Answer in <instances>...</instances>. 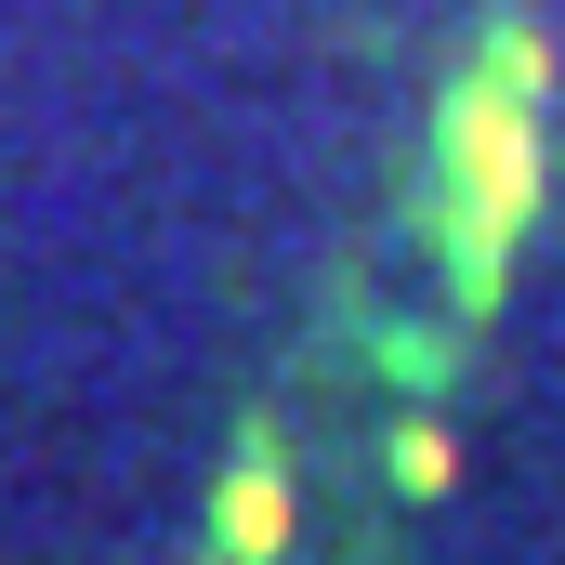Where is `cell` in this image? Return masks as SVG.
<instances>
[{
	"label": "cell",
	"mask_w": 565,
	"mask_h": 565,
	"mask_svg": "<svg viewBox=\"0 0 565 565\" xmlns=\"http://www.w3.org/2000/svg\"><path fill=\"white\" fill-rule=\"evenodd\" d=\"M460 198H473V237H513L526 211H540V119H526V93L513 79H487L473 106H460Z\"/></svg>",
	"instance_id": "obj_1"
},
{
	"label": "cell",
	"mask_w": 565,
	"mask_h": 565,
	"mask_svg": "<svg viewBox=\"0 0 565 565\" xmlns=\"http://www.w3.org/2000/svg\"><path fill=\"white\" fill-rule=\"evenodd\" d=\"M487 79H513V93H540V79H553V53H540L526 26H500V53H487Z\"/></svg>",
	"instance_id": "obj_4"
},
{
	"label": "cell",
	"mask_w": 565,
	"mask_h": 565,
	"mask_svg": "<svg viewBox=\"0 0 565 565\" xmlns=\"http://www.w3.org/2000/svg\"><path fill=\"white\" fill-rule=\"evenodd\" d=\"M447 473H460V460H447V434H434V422H408V447H395V487H422V500H434Z\"/></svg>",
	"instance_id": "obj_3"
},
{
	"label": "cell",
	"mask_w": 565,
	"mask_h": 565,
	"mask_svg": "<svg viewBox=\"0 0 565 565\" xmlns=\"http://www.w3.org/2000/svg\"><path fill=\"white\" fill-rule=\"evenodd\" d=\"M224 553L237 565H277L289 553V473L277 460H237V473H224Z\"/></svg>",
	"instance_id": "obj_2"
}]
</instances>
